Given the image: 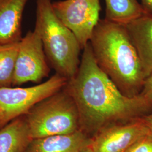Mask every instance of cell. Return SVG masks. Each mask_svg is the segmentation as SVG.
I'll use <instances>...</instances> for the list:
<instances>
[{
  "instance_id": "6da1fadb",
  "label": "cell",
  "mask_w": 152,
  "mask_h": 152,
  "mask_svg": "<svg viewBox=\"0 0 152 152\" xmlns=\"http://www.w3.org/2000/svg\"><path fill=\"white\" fill-rule=\"evenodd\" d=\"M78 72L64 88L79 113L80 130L92 138L111 125L140 118L152 112V103L141 94H123L98 65L88 42L82 50Z\"/></svg>"
},
{
  "instance_id": "7a4b0ae2",
  "label": "cell",
  "mask_w": 152,
  "mask_h": 152,
  "mask_svg": "<svg viewBox=\"0 0 152 152\" xmlns=\"http://www.w3.org/2000/svg\"><path fill=\"white\" fill-rule=\"evenodd\" d=\"M89 42L99 66L123 94H140L146 76L125 26L100 19Z\"/></svg>"
},
{
  "instance_id": "3957f363",
  "label": "cell",
  "mask_w": 152,
  "mask_h": 152,
  "mask_svg": "<svg viewBox=\"0 0 152 152\" xmlns=\"http://www.w3.org/2000/svg\"><path fill=\"white\" fill-rule=\"evenodd\" d=\"M34 29L38 33L49 64L68 81L76 76L82 49L74 33L56 16L50 0H36Z\"/></svg>"
},
{
  "instance_id": "277c9868",
  "label": "cell",
  "mask_w": 152,
  "mask_h": 152,
  "mask_svg": "<svg viewBox=\"0 0 152 152\" xmlns=\"http://www.w3.org/2000/svg\"><path fill=\"white\" fill-rule=\"evenodd\" d=\"M24 118L32 139L80 130L78 109L64 87L35 105Z\"/></svg>"
},
{
  "instance_id": "5b68a950",
  "label": "cell",
  "mask_w": 152,
  "mask_h": 152,
  "mask_svg": "<svg viewBox=\"0 0 152 152\" xmlns=\"http://www.w3.org/2000/svg\"><path fill=\"white\" fill-rule=\"evenodd\" d=\"M67 82V79L55 73L31 87H0V129L24 116L35 105L63 89Z\"/></svg>"
},
{
  "instance_id": "8992f818",
  "label": "cell",
  "mask_w": 152,
  "mask_h": 152,
  "mask_svg": "<svg viewBox=\"0 0 152 152\" xmlns=\"http://www.w3.org/2000/svg\"><path fill=\"white\" fill-rule=\"evenodd\" d=\"M55 14L74 33L82 50L100 20V0H64L52 3Z\"/></svg>"
},
{
  "instance_id": "52a82bcc",
  "label": "cell",
  "mask_w": 152,
  "mask_h": 152,
  "mask_svg": "<svg viewBox=\"0 0 152 152\" xmlns=\"http://www.w3.org/2000/svg\"><path fill=\"white\" fill-rule=\"evenodd\" d=\"M49 64L38 33L29 31L19 43L12 85L39 83L49 76Z\"/></svg>"
},
{
  "instance_id": "ba28073f",
  "label": "cell",
  "mask_w": 152,
  "mask_h": 152,
  "mask_svg": "<svg viewBox=\"0 0 152 152\" xmlns=\"http://www.w3.org/2000/svg\"><path fill=\"white\" fill-rule=\"evenodd\" d=\"M150 134L142 118L111 125L92 138V152H126L136 141Z\"/></svg>"
},
{
  "instance_id": "9c48e42d",
  "label": "cell",
  "mask_w": 152,
  "mask_h": 152,
  "mask_svg": "<svg viewBox=\"0 0 152 152\" xmlns=\"http://www.w3.org/2000/svg\"><path fill=\"white\" fill-rule=\"evenodd\" d=\"M92 138L81 131L32 139L24 152H81L90 147Z\"/></svg>"
},
{
  "instance_id": "30bf717a",
  "label": "cell",
  "mask_w": 152,
  "mask_h": 152,
  "mask_svg": "<svg viewBox=\"0 0 152 152\" xmlns=\"http://www.w3.org/2000/svg\"><path fill=\"white\" fill-rule=\"evenodd\" d=\"M125 26L136 48L147 77L152 71V15L144 14Z\"/></svg>"
},
{
  "instance_id": "8fae6325",
  "label": "cell",
  "mask_w": 152,
  "mask_h": 152,
  "mask_svg": "<svg viewBox=\"0 0 152 152\" xmlns=\"http://www.w3.org/2000/svg\"><path fill=\"white\" fill-rule=\"evenodd\" d=\"M28 0H0V45L22 39V17Z\"/></svg>"
},
{
  "instance_id": "7c38bea8",
  "label": "cell",
  "mask_w": 152,
  "mask_h": 152,
  "mask_svg": "<svg viewBox=\"0 0 152 152\" xmlns=\"http://www.w3.org/2000/svg\"><path fill=\"white\" fill-rule=\"evenodd\" d=\"M32 140L24 116L0 129V152H24Z\"/></svg>"
},
{
  "instance_id": "4fadbf2b",
  "label": "cell",
  "mask_w": 152,
  "mask_h": 152,
  "mask_svg": "<svg viewBox=\"0 0 152 152\" xmlns=\"http://www.w3.org/2000/svg\"><path fill=\"white\" fill-rule=\"evenodd\" d=\"M105 19L126 26L145 14L137 0H105Z\"/></svg>"
},
{
  "instance_id": "5bb4252c",
  "label": "cell",
  "mask_w": 152,
  "mask_h": 152,
  "mask_svg": "<svg viewBox=\"0 0 152 152\" xmlns=\"http://www.w3.org/2000/svg\"><path fill=\"white\" fill-rule=\"evenodd\" d=\"M19 43L0 45V87L12 85Z\"/></svg>"
},
{
  "instance_id": "9a60e30c",
  "label": "cell",
  "mask_w": 152,
  "mask_h": 152,
  "mask_svg": "<svg viewBox=\"0 0 152 152\" xmlns=\"http://www.w3.org/2000/svg\"><path fill=\"white\" fill-rule=\"evenodd\" d=\"M126 152H152V136L147 135L136 141Z\"/></svg>"
},
{
  "instance_id": "2e32d148",
  "label": "cell",
  "mask_w": 152,
  "mask_h": 152,
  "mask_svg": "<svg viewBox=\"0 0 152 152\" xmlns=\"http://www.w3.org/2000/svg\"><path fill=\"white\" fill-rule=\"evenodd\" d=\"M140 94L152 103V71L146 77Z\"/></svg>"
},
{
  "instance_id": "e0dca14e",
  "label": "cell",
  "mask_w": 152,
  "mask_h": 152,
  "mask_svg": "<svg viewBox=\"0 0 152 152\" xmlns=\"http://www.w3.org/2000/svg\"><path fill=\"white\" fill-rule=\"evenodd\" d=\"M140 4L145 14L152 15V0H141Z\"/></svg>"
},
{
  "instance_id": "ac0fdd59",
  "label": "cell",
  "mask_w": 152,
  "mask_h": 152,
  "mask_svg": "<svg viewBox=\"0 0 152 152\" xmlns=\"http://www.w3.org/2000/svg\"><path fill=\"white\" fill-rule=\"evenodd\" d=\"M142 118L147 125L150 131V134L152 136V112L142 117Z\"/></svg>"
},
{
  "instance_id": "d6986e66",
  "label": "cell",
  "mask_w": 152,
  "mask_h": 152,
  "mask_svg": "<svg viewBox=\"0 0 152 152\" xmlns=\"http://www.w3.org/2000/svg\"><path fill=\"white\" fill-rule=\"evenodd\" d=\"M81 152H92V150L91 149V148L89 147V148H87L86 149L83 150V151H82Z\"/></svg>"
},
{
  "instance_id": "ffe728a7",
  "label": "cell",
  "mask_w": 152,
  "mask_h": 152,
  "mask_svg": "<svg viewBox=\"0 0 152 152\" xmlns=\"http://www.w3.org/2000/svg\"><path fill=\"white\" fill-rule=\"evenodd\" d=\"M50 1H51V0H50Z\"/></svg>"
}]
</instances>
